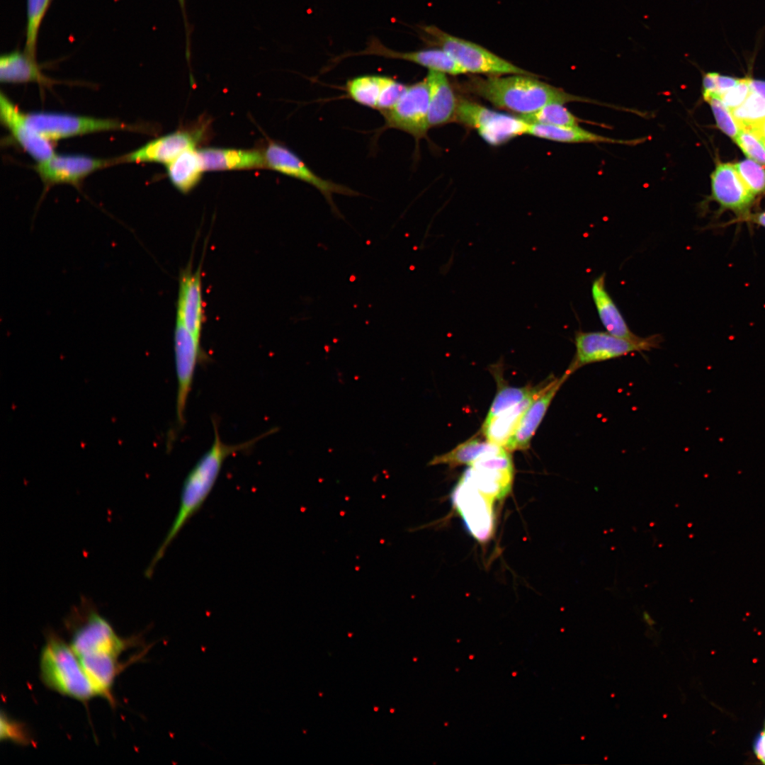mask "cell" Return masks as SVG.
<instances>
[{
    "mask_svg": "<svg viewBox=\"0 0 765 765\" xmlns=\"http://www.w3.org/2000/svg\"><path fill=\"white\" fill-rule=\"evenodd\" d=\"M730 112L740 130H752L765 118V101L751 90L744 101Z\"/></svg>",
    "mask_w": 765,
    "mask_h": 765,
    "instance_id": "32",
    "label": "cell"
},
{
    "mask_svg": "<svg viewBox=\"0 0 765 765\" xmlns=\"http://www.w3.org/2000/svg\"><path fill=\"white\" fill-rule=\"evenodd\" d=\"M740 178L754 195L765 193V169L759 163L745 159L734 164Z\"/></svg>",
    "mask_w": 765,
    "mask_h": 765,
    "instance_id": "34",
    "label": "cell"
},
{
    "mask_svg": "<svg viewBox=\"0 0 765 765\" xmlns=\"http://www.w3.org/2000/svg\"><path fill=\"white\" fill-rule=\"evenodd\" d=\"M407 85L384 76L377 109L380 113L393 107L405 93Z\"/></svg>",
    "mask_w": 765,
    "mask_h": 765,
    "instance_id": "36",
    "label": "cell"
},
{
    "mask_svg": "<svg viewBox=\"0 0 765 765\" xmlns=\"http://www.w3.org/2000/svg\"><path fill=\"white\" fill-rule=\"evenodd\" d=\"M642 615H643V618H644V620H645V622H646V623H647L648 625H651V626H652V625H654V624H655V622H654V620H653V619H652V618L650 617V614H649V613H647V611H644V612H643V614H642Z\"/></svg>",
    "mask_w": 765,
    "mask_h": 765,
    "instance_id": "47",
    "label": "cell"
},
{
    "mask_svg": "<svg viewBox=\"0 0 765 765\" xmlns=\"http://www.w3.org/2000/svg\"><path fill=\"white\" fill-rule=\"evenodd\" d=\"M212 421L214 429L213 442L210 448L195 464L183 482L176 516L163 542L145 570V576L149 578L152 576L157 564L164 555L169 546L206 501L217 480L227 458L239 452L249 450L258 441L277 431V429H272L244 443L227 444L220 436L217 420L212 419Z\"/></svg>",
    "mask_w": 765,
    "mask_h": 765,
    "instance_id": "1",
    "label": "cell"
},
{
    "mask_svg": "<svg viewBox=\"0 0 765 765\" xmlns=\"http://www.w3.org/2000/svg\"><path fill=\"white\" fill-rule=\"evenodd\" d=\"M715 81L718 89V98L726 91L734 87L740 81V79L728 76L721 75L715 72Z\"/></svg>",
    "mask_w": 765,
    "mask_h": 765,
    "instance_id": "41",
    "label": "cell"
},
{
    "mask_svg": "<svg viewBox=\"0 0 765 765\" xmlns=\"http://www.w3.org/2000/svg\"><path fill=\"white\" fill-rule=\"evenodd\" d=\"M713 97L718 98L715 72H707L703 76V98L707 102Z\"/></svg>",
    "mask_w": 765,
    "mask_h": 765,
    "instance_id": "40",
    "label": "cell"
},
{
    "mask_svg": "<svg viewBox=\"0 0 765 765\" xmlns=\"http://www.w3.org/2000/svg\"><path fill=\"white\" fill-rule=\"evenodd\" d=\"M662 336L653 334L638 341L620 338L607 332L577 331L574 334V356L565 373L571 375L582 367L594 363L615 359L632 353L650 351L659 348Z\"/></svg>",
    "mask_w": 765,
    "mask_h": 765,
    "instance_id": "5",
    "label": "cell"
},
{
    "mask_svg": "<svg viewBox=\"0 0 765 765\" xmlns=\"http://www.w3.org/2000/svg\"><path fill=\"white\" fill-rule=\"evenodd\" d=\"M204 171L198 149L186 150L166 164L171 184L183 194L197 186Z\"/></svg>",
    "mask_w": 765,
    "mask_h": 765,
    "instance_id": "27",
    "label": "cell"
},
{
    "mask_svg": "<svg viewBox=\"0 0 765 765\" xmlns=\"http://www.w3.org/2000/svg\"><path fill=\"white\" fill-rule=\"evenodd\" d=\"M545 382L546 380L537 392L520 403L489 420L484 421L482 432L487 441L505 448L514 436L525 412Z\"/></svg>",
    "mask_w": 765,
    "mask_h": 765,
    "instance_id": "25",
    "label": "cell"
},
{
    "mask_svg": "<svg viewBox=\"0 0 765 765\" xmlns=\"http://www.w3.org/2000/svg\"><path fill=\"white\" fill-rule=\"evenodd\" d=\"M751 90L750 78L740 79L734 87L722 94L718 98L731 111L744 101Z\"/></svg>",
    "mask_w": 765,
    "mask_h": 765,
    "instance_id": "38",
    "label": "cell"
},
{
    "mask_svg": "<svg viewBox=\"0 0 765 765\" xmlns=\"http://www.w3.org/2000/svg\"><path fill=\"white\" fill-rule=\"evenodd\" d=\"M198 151L205 171L266 168L263 150L205 147Z\"/></svg>",
    "mask_w": 765,
    "mask_h": 765,
    "instance_id": "21",
    "label": "cell"
},
{
    "mask_svg": "<svg viewBox=\"0 0 765 765\" xmlns=\"http://www.w3.org/2000/svg\"><path fill=\"white\" fill-rule=\"evenodd\" d=\"M740 222L754 224L765 228V211L757 212L754 213L749 212L742 217L730 220L727 225Z\"/></svg>",
    "mask_w": 765,
    "mask_h": 765,
    "instance_id": "42",
    "label": "cell"
},
{
    "mask_svg": "<svg viewBox=\"0 0 765 765\" xmlns=\"http://www.w3.org/2000/svg\"><path fill=\"white\" fill-rule=\"evenodd\" d=\"M429 88L425 79L408 85L398 102L391 108L381 112L385 124L380 130L394 128L412 135L416 143L426 137Z\"/></svg>",
    "mask_w": 765,
    "mask_h": 765,
    "instance_id": "10",
    "label": "cell"
},
{
    "mask_svg": "<svg viewBox=\"0 0 765 765\" xmlns=\"http://www.w3.org/2000/svg\"><path fill=\"white\" fill-rule=\"evenodd\" d=\"M177 1H178V4H179V6H180V8H181V13H182V15H183V22H184L185 31H186V52L187 57H189V56H190L189 55V52H190V28H189V26H188V20H187V16H186V13L185 0H177Z\"/></svg>",
    "mask_w": 765,
    "mask_h": 765,
    "instance_id": "44",
    "label": "cell"
},
{
    "mask_svg": "<svg viewBox=\"0 0 765 765\" xmlns=\"http://www.w3.org/2000/svg\"><path fill=\"white\" fill-rule=\"evenodd\" d=\"M518 117L528 123L555 126H578L579 123L582 122V120L565 108L564 104L559 103L548 104L532 113Z\"/></svg>",
    "mask_w": 765,
    "mask_h": 765,
    "instance_id": "30",
    "label": "cell"
},
{
    "mask_svg": "<svg viewBox=\"0 0 765 765\" xmlns=\"http://www.w3.org/2000/svg\"><path fill=\"white\" fill-rule=\"evenodd\" d=\"M0 118L15 140L38 162L45 161L55 154L51 141L31 128L26 120L25 113L2 92L0 95Z\"/></svg>",
    "mask_w": 765,
    "mask_h": 765,
    "instance_id": "18",
    "label": "cell"
},
{
    "mask_svg": "<svg viewBox=\"0 0 765 765\" xmlns=\"http://www.w3.org/2000/svg\"><path fill=\"white\" fill-rule=\"evenodd\" d=\"M527 135L562 143H606L637 145L646 138L621 140L605 137L578 126L565 127L528 123Z\"/></svg>",
    "mask_w": 765,
    "mask_h": 765,
    "instance_id": "24",
    "label": "cell"
},
{
    "mask_svg": "<svg viewBox=\"0 0 765 765\" xmlns=\"http://www.w3.org/2000/svg\"><path fill=\"white\" fill-rule=\"evenodd\" d=\"M52 0H26L24 51L35 58L39 32Z\"/></svg>",
    "mask_w": 765,
    "mask_h": 765,
    "instance_id": "31",
    "label": "cell"
},
{
    "mask_svg": "<svg viewBox=\"0 0 765 765\" xmlns=\"http://www.w3.org/2000/svg\"><path fill=\"white\" fill-rule=\"evenodd\" d=\"M453 122L475 130L485 142L494 146L526 135L528 126L518 116L499 113L463 96H458Z\"/></svg>",
    "mask_w": 765,
    "mask_h": 765,
    "instance_id": "7",
    "label": "cell"
},
{
    "mask_svg": "<svg viewBox=\"0 0 765 765\" xmlns=\"http://www.w3.org/2000/svg\"><path fill=\"white\" fill-rule=\"evenodd\" d=\"M384 76L363 75L347 81V96L356 103L368 108L377 109L378 101L382 88Z\"/></svg>",
    "mask_w": 765,
    "mask_h": 765,
    "instance_id": "29",
    "label": "cell"
},
{
    "mask_svg": "<svg viewBox=\"0 0 765 765\" xmlns=\"http://www.w3.org/2000/svg\"><path fill=\"white\" fill-rule=\"evenodd\" d=\"M426 79L429 88L428 110L429 128L443 125L453 121L458 96L446 74L429 70Z\"/></svg>",
    "mask_w": 765,
    "mask_h": 765,
    "instance_id": "22",
    "label": "cell"
},
{
    "mask_svg": "<svg viewBox=\"0 0 765 765\" xmlns=\"http://www.w3.org/2000/svg\"><path fill=\"white\" fill-rule=\"evenodd\" d=\"M543 382L536 387H515L507 385L502 386L495 395L485 420H489L520 403L537 392L542 387Z\"/></svg>",
    "mask_w": 765,
    "mask_h": 765,
    "instance_id": "33",
    "label": "cell"
},
{
    "mask_svg": "<svg viewBox=\"0 0 765 765\" xmlns=\"http://www.w3.org/2000/svg\"><path fill=\"white\" fill-rule=\"evenodd\" d=\"M206 125L181 129L157 137L118 159V162H156L167 164L183 152L196 149L204 141Z\"/></svg>",
    "mask_w": 765,
    "mask_h": 765,
    "instance_id": "13",
    "label": "cell"
},
{
    "mask_svg": "<svg viewBox=\"0 0 765 765\" xmlns=\"http://www.w3.org/2000/svg\"><path fill=\"white\" fill-rule=\"evenodd\" d=\"M1 740L11 741L20 744H28L30 741L27 730L18 722L10 719L4 713L1 715Z\"/></svg>",
    "mask_w": 765,
    "mask_h": 765,
    "instance_id": "39",
    "label": "cell"
},
{
    "mask_svg": "<svg viewBox=\"0 0 765 765\" xmlns=\"http://www.w3.org/2000/svg\"><path fill=\"white\" fill-rule=\"evenodd\" d=\"M750 130L754 132L765 145V118Z\"/></svg>",
    "mask_w": 765,
    "mask_h": 765,
    "instance_id": "46",
    "label": "cell"
},
{
    "mask_svg": "<svg viewBox=\"0 0 765 765\" xmlns=\"http://www.w3.org/2000/svg\"><path fill=\"white\" fill-rule=\"evenodd\" d=\"M174 348L177 379L176 416L177 426L181 428L186 421V409L196 368L202 358L203 352L200 341L178 319H176Z\"/></svg>",
    "mask_w": 765,
    "mask_h": 765,
    "instance_id": "12",
    "label": "cell"
},
{
    "mask_svg": "<svg viewBox=\"0 0 765 765\" xmlns=\"http://www.w3.org/2000/svg\"><path fill=\"white\" fill-rule=\"evenodd\" d=\"M118 160L94 158L81 154H55L38 162L35 170L47 186L69 183L79 186L89 174L106 168Z\"/></svg>",
    "mask_w": 765,
    "mask_h": 765,
    "instance_id": "15",
    "label": "cell"
},
{
    "mask_svg": "<svg viewBox=\"0 0 765 765\" xmlns=\"http://www.w3.org/2000/svg\"><path fill=\"white\" fill-rule=\"evenodd\" d=\"M763 732H765V726H764V729Z\"/></svg>",
    "mask_w": 765,
    "mask_h": 765,
    "instance_id": "48",
    "label": "cell"
},
{
    "mask_svg": "<svg viewBox=\"0 0 765 765\" xmlns=\"http://www.w3.org/2000/svg\"><path fill=\"white\" fill-rule=\"evenodd\" d=\"M564 373L560 378L547 380L525 412L518 429L505 447L507 450H523L528 448L531 438L542 421L552 400L562 384L569 378Z\"/></svg>",
    "mask_w": 765,
    "mask_h": 765,
    "instance_id": "19",
    "label": "cell"
},
{
    "mask_svg": "<svg viewBox=\"0 0 765 765\" xmlns=\"http://www.w3.org/2000/svg\"><path fill=\"white\" fill-rule=\"evenodd\" d=\"M263 151L267 169L317 189L324 197L332 213L339 218L344 219V217L333 200V194L349 196L359 195L358 192L346 186L320 177L295 152L280 142L271 140Z\"/></svg>",
    "mask_w": 765,
    "mask_h": 765,
    "instance_id": "8",
    "label": "cell"
},
{
    "mask_svg": "<svg viewBox=\"0 0 765 765\" xmlns=\"http://www.w3.org/2000/svg\"><path fill=\"white\" fill-rule=\"evenodd\" d=\"M28 125L50 141L84 134L118 130H132L114 119L96 118L62 113H25Z\"/></svg>",
    "mask_w": 765,
    "mask_h": 765,
    "instance_id": "9",
    "label": "cell"
},
{
    "mask_svg": "<svg viewBox=\"0 0 765 765\" xmlns=\"http://www.w3.org/2000/svg\"><path fill=\"white\" fill-rule=\"evenodd\" d=\"M423 30L432 44L446 51L466 73L486 76H538L476 43L452 35L436 26H425Z\"/></svg>",
    "mask_w": 765,
    "mask_h": 765,
    "instance_id": "4",
    "label": "cell"
},
{
    "mask_svg": "<svg viewBox=\"0 0 765 765\" xmlns=\"http://www.w3.org/2000/svg\"><path fill=\"white\" fill-rule=\"evenodd\" d=\"M712 109L718 127L725 134L733 140L740 131L731 112L717 97H713L707 101Z\"/></svg>",
    "mask_w": 765,
    "mask_h": 765,
    "instance_id": "37",
    "label": "cell"
},
{
    "mask_svg": "<svg viewBox=\"0 0 765 765\" xmlns=\"http://www.w3.org/2000/svg\"><path fill=\"white\" fill-rule=\"evenodd\" d=\"M201 266L192 270L191 261L179 276L176 319L199 341L205 320Z\"/></svg>",
    "mask_w": 765,
    "mask_h": 765,
    "instance_id": "17",
    "label": "cell"
},
{
    "mask_svg": "<svg viewBox=\"0 0 765 765\" xmlns=\"http://www.w3.org/2000/svg\"><path fill=\"white\" fill-rule=\"evenodd\" d=\"M734 140L749 159L765 165V145L754 132L740 129Z\"/></svg>",
    "mask_w": 765,
    "mask_h": 765,
    "instance_id": "35",
    "label": "cell"
},
{
    "mask_svg": "<svg viewBox=\"0 0 765 765\" xmlns=\"http://www.w3.org/2000/svg\"><path fill=\"white\" fill-rule=\"evenodd\" d=\"M69 619L75 623L70 646L77 657L86 654L119 657L125 649V641L115 633L110 623L86 597L81 596L80 606L74 608Z\"/></svg>",
    "mask_w": 765,
    "mask_h": 765,
    "instance_id": "6",
    "label": "cell"
},
{
    "mask_svg": "<svg viewBox=\"0 0 765 765\" xmlns=\"http://www.w3.org/2000/svg\"><path fill=\"white\" fill-rule=\"evenodd\" d=\"M754 751L757 758L765 763V732L763 731L754 740Z\"/></svg>",
    "mask_w": 765,
    "mask_h": 765,
    "instance_id": "43",
    "label": "cell"
},
{
    "mask_svg": "<svg viewBox=\"0 0 765 765\" xmlns=\"http://www.w3.org/2000/svg\"><path fill=\"white\" fill-rule=\"evenodd\" d=\"M358 55H374L387 58L404 60L424 67L429 70L446 74H467L446 51L440 47L401 52L385 47L378 40H372L368 47L358 52Z\"/></svg>",
    "mask_w": 765,
    "mask_h": 765,
    "instance_id": "20",
    "label": "cell"
},
{
    "mask_svg": "<svg viewBox=\"0 0 765 765\" xmlns=\"http://www.w3.org/2000/svg\"><path fill=\"white\" fill-rule=\"evenodd\" d=\"M462 477L490 499H501L511 490L514 466L507 450L501 447L470 465Z\"/></svg>",
    "mask_w": 765,
    "mask_h": 765,
    "instance_id": "11",
    "label": "cell"
},
{
    "mask_svg": "<svg viewBox=\"0 0 765 765\" xmlns=\"http://www.w3.org/2000/svg\"><path fill=\"white\" fill-rule=\"evenodd\" d=\"M591 294L598 316L606 332L631 341H638L642 338L630 330L617 305L608 292L605 273L593 280L591 285Z\"/></svg>",
    "mask_w": 765,
    "mask_h": 765,
    "instance_id": "23",
    "label": "cell"
},
{
    "mask_svg": "<svg viewBox=\"0 0 765 765\" xmlns=\"http://www.w3.org/2000/svg\"><path fill=\"white\" fill-rule=\"evenodd\" d=\"M40 674L45 686L61 694L81 701L98 696L71 646L55 635L42 650Z\"/></svg>",
    "mask_w": 765,
    "mask_h": 765,
    "instance_id": "3",
    "label": "cell"
},
{
    "mask_svg": "<svg viewBox=\"0 0 765 765\" xmlns=\"http://www.w3.org/2000/svg\"><path fill=\"white\" fill-rule=\"evenodd\" d=\"M754 196L740 178L734 164L719 163L711 174V199L722 210H731L742 217L749 212Z\"/></svg>",
    "mask_w": 765,
    "mask_h": 765,
    "instance_id": "16",
    "label": "cell"
},
{
    "mask_svg": "<svg viewBox=\"0 0 765 765\" xmlns=\"http://www.w3.org/2000/svg\"><path fill=\"white\" fill-rule=\"evenodd\" d=\"M750 86L765 101V81L750 79Z\"/></svg>",
    "mask_w": 765,
    "mask_h": 765,
    "instance_id": "45",
    "label": "cell"
},
{
    "mask_svg": "<svg viewBox=\"0 0 765 765\" xmlns=\"http://www.w3.org/2000/svg\"><path fill=\"white\" fill-rule=\"evenodd\" d=\"M452 499L470 533L480 542L489 538L494 527V500L463 477L455 487Z\"/></svg>",
    "mask_w": 765,
    "mask_h": 765,
    "instance_id": "14",
    "label": "cell"
},
{
    "mask_svg": "<svg viewBox=\"0 0 765 765\" xmlns=\"http://www.w3.org/2000/svg\"><path fill=\"white\" fill-rule=\"evenodd\" d=\"M0 80L4 83L36 82L45 85L52 82L41 72L35 57L19 50L1 56Z\"/></svg>",
    "mask_w": 765,
    "mask_h": 765,
    "instance_id": "26",
    "label": "cell"
},
{
    "mask_svg": "<svg viewBox=\"0 0 765 765\" xmlns=\"http://www.w3.org/2000/svg\"><path fill=\"white\" fill-rule=\"evenodd\" d=\"M501 446L482 441L477 438L469 439L444 454L434 456L429 465H448L455 467L461 465H472L482 455L498 450Z\"/></svg>",
    "mask_w": 765,
    "mask_h": 765,
    "instance_id": "28",
    "label": "cell"
},
{
    "mask_svg": "<svg viewBox=\"0 0 765 765\" xmlns=\"http://www.w3.org/2000/svg\"><path fill=\"white\" fill-rule=\"evenodd\" d=\"M538 76H470L458 84L460 91L480 97L495 107L518 113H532L554 103H597L594 100L570 94L542 81Z\"/></svg>",
    "mask_w": 765,
    "mask_h": 765,
    "instance_id": "2",
    "label": "cell"
}]
</instances>
